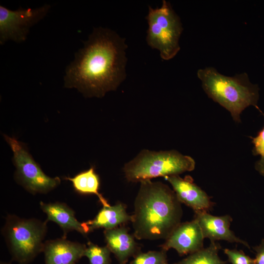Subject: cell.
I'll list each match as a JSON object with an SVG mask.
<instances>
[{
    "mask_svg": "<svg viewBox=\"0 0 264 264\" xmlns=\"http://www.w3.org/2000/svg\"><path fill=\"white\" fill-rule=\"evenodd\" d=\"M66 67L64 85L86 97H101L115 90L126 77L125 38L101 26L94 28Z\"/></svg>",
    "mask_w": 264,
    "mask_h": 264,
    "instance_id": "1",
    "label": "cell"
},
{
    "mask_svg": "<svg viewBox=\"0 0 264 264\" xmlns=\"http://www.w3.org/2000/svg\"><path fill=\"white\" fill-rule=\"evenodd\" d=\"M132 216L133 236L138 240H166L181 223V202L161 182H140Z\"/></svg>",
    "mask_w": 264,
    "mask_h": 264,
    "instance_id": "2",
    "label": "cell"
},
{
    "mask_svg": "<svg viewBox=\"0 0 264 264\" xmlns=\"http://www.w3.org/2000/svg\"><path fill=\"white\" fill-rule=\"evenodd\" d=\"M197 76L208 96L229 111L235 121H241L240 114L247 107L257 108L259 88L246 73L228 76L209 66L199 69Z\"/></svg>",
    "mask_w": 264,
    "mask_h": 264,
    "instance_id": "3",
    "label": "cell"
},
{
    "mask_svg": "<svg viewBox=\"0 0 264 264\" xmlns=\"http://www.w3.org/2000/svg\"><path fill=\"white\" fill-rule=\"evenodd\" d=\"M195 161L177 151L154 152L143 150L125 164L123 171L128 181L141 182L159 176L178 175L193 171Z\"/></svg>",
    "mask_w": 264,
    "mask_h": 264,
    "instance_id": "4",
    "label": "cell"
},
{
    "mask_svg": "<svg viewBox=\"0 0 264 264\" xmlns=\"http://www.w3.org/2000/svg\"><path fill=\"white\" fill-rule=\"evenodd\" d=\"M46 221L8 216L2 229L12 259L19 264H28L43 251Z\"/></svg>",
    "mask_w": 264,
    "mask_h": 264,
    "instance_id": "5",
    "label": "cell"
},
{
    "mask_svg": "<svg viewBox=\"0 0 264 264\" xmlns=\"http://www.w3.org/2000/svg\"><path fill=\"white\" fill-rule=\"evenodd\" d=\"M146 19L148 24L146 36L148 45L158 50L162 60L173 59L180 49L179 41L183 28L171 3L163 0L160 7L154 9L149 6Z\"/></svg>",
    "mask_w": 264,
    "mask_h": 264,
    "instance_id": "6",
    "label": "cell"
},
{
    "mask_svg": "<svg viewBox=\"0 0 264 264\" xmlns=\"http://www.w3.org/2000/svg\"><path fill=\"white\" fill-rule=\"evenodd\" d=\"M4 137L13 153L16 177L26 190L34 194L46 193L60 183L59 177H50L43 172L22 143L15 137Z\"/></svg>",
    "mask_w": 264,
    "mask_h": 264,
    "instance_id": "7",
    "label": "cell"
},
{
    "mask_svg": "<svg viewBox=\"0 0 264 264\" xmlns=\"http://www.w3.org/2000/svg\"><path fill=\"white\" fill-rule=\"evenodd\" d=\"M50 8L45 4L35 8L20 7L12 10L0 5V44L8 41L25 42L30 28L46 16Z\"/></svg>",
    "mask_w": 264,
    "mask_h": 264,
    "instance_id": "8",
    "label": "cell"
},
{
    "mask_svg": "<svg viewBox=\"0 0 264 264\" xmlns=\"http://www.w3.org/2000/svg\"><path fill=\"white\" fill-rule=\"evenodd\" d=\"M204 239L199 225L194 219L180 223L161 246L166 251L174 248L180 256H183L202 249Z\"/></svg>",
    "mask_w": 264,
    "mask_h": 264,
    "instance_id": "9",
    "label": "cell"
},
{
    "mask_svg": "<svg viewBox=\"0 0 264 264\" xmlns=\"http://www.w3.org/2000/svg\"><path fill=\"white\" fill-rule=\"evenodd\" d=\"M171 184L178 200L195 212H208L214 205L210 197L193 181L192 177L182 178L178 175L165 177Z\"/></svg>",
    "mask_w": 264,
    "mask_h": 264,
    "instance_id": "10",
    "label": "cell"
},
{
    "mask_svg": "<svg viewBox=\"0 0 264 264\" xmlns=\"http://www.w3.org/2000/svg\"><path fill=\"white\" fill-rule=\"evenodd\" d=\"M195 219L201 229L203 237L211 242L224 240L230 242L243 244L250 249L248 243L239 238L230 229L232 218L228 215L215 216L207 212H195Z\"/></svg>",
    "mask_w": 264,
    "mask_h": 264,
    "instance_id": "11",
    "label": "cell"
},
{
    "mask_svg": "<svg viewBox=\"0 0 264 264\" xmlns=\"http://www.w3.org/2000/svg\"><path fill=\"white\" fill-rule=\"evenodd\" d=\"M86 246L65 238L45 242L43 251L45 264H76L82 257Z\"/></svg>",
    "mask_w": 264,
    "mask_h": 264,
    "instance_id": "12",
    "label": "cell"
},
{
    "mask_svg": "<svg viewBox=\"0 0 264 264\" xmlns=\"http://www.w3.org/2000/svg\"><path fill=\"white\" fill-rule=\"evenodd\" d=\"M128 231L125 227L104 231L107 246L114 254L119 264H126L131 257L139 253V246Z\"/></svg>",
    "mask_w": 264,
    "mask_h": 264,
    "instance_id": "13",
    "label": "cell"
},
{
    "mask_svg": "<svg viewBox=\"0 0 264 264\" xmlns=\"http://www.w3.org/2000/svg\"><path fill=\"white\" fill-rule=\"evenodd\" d=\"M131 220L132 216L127 214L125 205L118 203L114 206H103L93 220L82 224L87 234L100 228L105 230L115 228Z\"/></svg>",
    "mask_w": 264,
    "mask_h": 264,
    "instance_id": "14",
    "label": "cell"
},
{
    "mask_svg": "<svg viewBox=\"0 0 264 264\" xmlns=\"http://www.w3.org/2000/svg\"><path fill=\"white\" fill-rule=\"evenodd\" d=\"M40 204L41 209L47 215V220L58 224L64 232V237L68 232L73 230L84 235L87 234L82 223L78 221L73 210L66 204L40 202Z\"/></svg>",
    "mask_w": 264,
    "mask_h": 264,
    "instance_id": "15",
    "label": "cell"
},
{
    "mask_svg": "<svg viewBox=\"0 0 264 264\" xmlns=\"http://www.w3.org/2000/svg\"><path fill=\"white\" fill-rule=\"evenodd\" d=\"M66 179L70 181L74 190L81 194H93L97 196L103 206H110L107 200L99 193L100 178L91 166L89 169L83 171L73 177H67Z\"/></svg>",
    "mask_w": 264,
    "mask_h": 264,
    "instance_id": "16",
    "label": "cell"
},
{
    "mask_svg": "<svg viewBox=\"0 0 264 264\" xmlns=\"http://www.w3.org/2000/svg\"><path fill=\"white\" fill-rule=\"evenodd\" d=\"M221 249L220 244L211 242L210 245L190 254L187 257L175 264H227L219 257L218 253Z\"/></svg>",
    "mask_w": 264,
    "mask_h": 264,
    "instance_id": "17",
    "label": "cell"
},
{
    "mask_svg": "<svg viewBox=\"0 0 264 264\" xmlns=\"http://www.w3.org/2000/svg\"><path fill=\"white\" fill-rule=\"evenodd\" d=\"M110 252L107 246L101 247L89 242L84 256L88 258L89 264H111Z\"/></svg>",
    "mask_w": 264,
    "mask_h": 264,
    "instance_id": "18",
    "label": "cell"
},
{
    "mask_svg": "<svg viewBox=\"0 0 264 264\" xmlns=\"http://www.w3.org/2000/svg\"><path fill=\"white\" fill-rule=\"evenodd\" d=\"M130 264H168L166 251H151L136 254Z\"/></svg>",
    "mask_w": 264,
    "mask_h": 264,
    "instance_id": "19",
    "label": "cell"
},
{
    "mask_svg": "<svg viewBox=\"0 0 264 264\" xmlns=\"http://www.w3.org/2000/svg\"><path fill=\"white\" fill-rule=\"evenodd\" d=\"M252 143L253 144V154L261 156L260 159L255 164V169L261 175L264 176V127L256 136L252 137Z\"/></svg>",
    "mask_w": 264,
    "mask_h": 264,
    "instance_id": "20",
    "label": "cell"
},
{
    "mask_svg": "<svg viewBox=\"0 0 264 264\" xmlns=\"http://www.w3.org/2000/svg\"><path fill=\"white\" fill-rule=\"evenodd\" d=\"M223 251L231 264H255L254 259L246 255L242 250L225 248Z\"/></svg>",
    "mask_w": 264,
    "mask_h": 264,
    "instance_id": "21",
    "label": "cell"
},
{
    "mask_svg": "<svg viewBox=\"0 0 264 264\" xmlns=\"http://www.w3.org/2000/svg\"><path fill=\"white\" fill-rule=\"evenodd\" d=\"M253 249L256 252L255 264H264V240L262 239L259 245L253 247Z\"/></svg>",
    "mask_w": 264,
    "mask_h": 264,
    "instance_id": "22",
    "label": "cell"
},
{
    "mask_svg": "<svg viewBox=\"0 0 264 264\" xmlns=\"http://www.w3.org/2000/svg\"><path fill=\"white\" fill-rule=\"evenodd\" d=\"M0 264H11L8 263L1 262Z\"/></svg>",
    "mask_w": 264,
    "mask_h": 264,
    "instance_id": "23",
    "label": "cell"
}]
</instances>
